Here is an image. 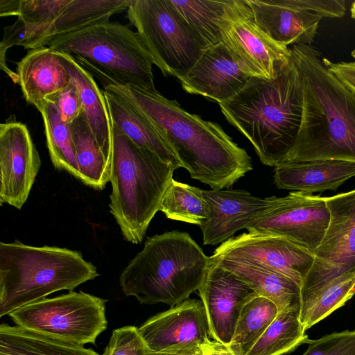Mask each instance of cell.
I'll use <instances>...</instances> for the list:
<instances>
[{
    "label": "cell",
    "mask_w": 355,
    "mask_h": 355,
    "mask_svg": "<svg viewBox=\"0 0 355 355\" xmlns=\"http://www.w3.org/2000/svg\"><path fill=\"white\" fill-rule=\"evenodd\" d=\"M105 87L142 112L162 134L182 168L211 189L229 188L252 170L247 152L218 123L187 112L175 100L165 98L156 89L134 85Z\"/></svg>",
    "instance_id": "obj_1"
},
{
    "label": "cell",
    "mask_w": 355,
    "mask_h": 355,
    "mask_svg": "<svg viewBox=\"0 0 355 355\" xmlns=\"http://www.w3.org/2000/svg\"><path fill=\"white\" fill-rule=\"evenodd\" d=\"M291 50L302 77L303 107L297 136L283 163L355 162V94L329 69L315 48L299 44Z\"/></svg>",
    "instance_id": "obj_2"
},
{
    "label": "cell",
    "mask_w": 355,
    "mask_h": 355,
    "mask_svg": "<svg viewBox=\"0 0 355 355\" xmlns=\"http://www.w3.org/2000/svg\"><path fill=\"white\" fill-rule=\"evenodd\" d=\"M218 105L227 121L251 142L261 162L275 167L285 160L301 125L299 69L292 58L274 78L251 77L237 94Z\"/></svg>",
    "instance_id": "obj_3"
},
{
    "label": "cell",
    "mask_w": 355,
    "mask_h": 355,
    "mask_svg": "<svg viewBox=\"0 0 355 355\" xmlns=\"http://www.w3.org/2000/svg\"><path fill=\"white\" fill-rule=\"evenodd\" d=\"M209 263V257L187 232H166L147 238L122 271L120 285L125 295L141 304L172 307L198 290Z\"/></svg>",
    "instance_id": "obj_4"
},
{
    "label": "cell",
    "mask_w": 355,
    "mask_h": 355,
    "mask_svg": "<svg viewBox=\"0 0 355 355\" xmlns=\"http://www.w3.org/2000/svg\"><path fill=\"white\" fill-rule=\"evenodd\" d=\"M98 275L80 252L19 240L1 242L0 317L54 292L71 291Z\"/></svg>",
    "instance_id": "obj_5"
},
{
    "label": "cell",
    "mask_w": 355,
    "mask_h": 355,
    "mask_svg": "<svg viewBox=\"0 0 355 355\" xmlns=\"http://www.w3.org/2000/svg\"><path fill=\"white\" fill-rule=\"evenodd\" d=\"M110 212L123 238L141 243L173 178L174 168L152 151L135 144L112 125Z\"/></svg>",
    "instance_id": "obj_6"
},
{
    "label": "cell",
    "mask_w": 355,
    "mask_h": 355,
    "mask_svg": "<svg viewBox=\"0 0 355 355\" xmlns=\"http://www.w3.org/2000/svg\"><path fill=\"white\" fill-rule=\"evenodd\" d=\"M46 46L72 55L104 87L134 85L155 89L153 61L137 32L105 21L53 39Z\"/></svg>",
    "instance_id": "obj_7"
},
{
    "label": "cell",
    "mask_w": 355,
    "mask_h": 355,
    "mask_svg": "<svg viewBox=\"0 0 355 355\" xmlns=\"http://www.w3.org/2000/svg\"><path fill=\"white\" fill-rule=\"evenodd\" d=\"M127 16L164 76L180 80L205 50L171 0H130Z\"/></svg>",
    "instance_id": "obj_8"
},
{
    "label": "cell",
    "mask_w": 355,
    "mask_h": 355,
    "mask_svg": "<svg viewBox=\"0 0 355 355\" xmlns=\"http://www.w3.org/2000/svg\"><path fill=\"white\" fill-rule=\"evenodd\" d=\"M106 300L83 291H70L23 306L8 315L17 326L80 345L95 344L106 329Z\"/></svg>",
    "instance_id": "obj_9"
},
{
    "label": "cell",
    "mask_w": 355,
    "mask_h": 355,
    "mask_svg": "<svg viewBox=\"0 0 355 355\" xmlns=\"http://www.w3.org/2000/svg\"><path fill=\"white\" fill-rule=\"evenodd\" d=\"M218 27L221 42L251 77L271 80L292 58L291 49L274 42L257 24L246 0H228Z\"/></svg>",
    "instance_id": "obj_10"
},
{
    "label": "cell",
    "mask_w": 355,
    "mask_h": 355,
    "mask_svg": "<svg viewBox=\"0 0 355 355\" xmlns=\"http://www.w3.org/2000/svg\"><path fill=\"white\" fill-rule=\"evenodd\" d=\"M329 223L301 288L302 299L337 277L355 272V189L324 197Z\"/></svg>",
    "instance_id": "obj_11"
},
{
    "label": "cell",
    "mask_w": 355,
    "mask_h": 355,
    "mask_svg": "<svg viewBox=\"0 0 355 355\" xmlns=\"http://www.w3.org/2000/svg\"><path fill=\"white\" fill-rule=\"evenodd\" d=\"M329 219L324 197L293 191L278 197L277 204L247 230L284 236L313 252L324 236Z\"/></svg>",
    "instance_id": "obj_12"
},
{
    "label": "cell",
    "mask_w": 355,
    "mask_h": 355,
    "mask_svg": "<svg viewBox=\"0 0 355 355\" xmlns=\"http://www.w3.org/2000/svg\"><path fill=\"white\" fill-rule=\"evenodd\" d=\"M211 258H227L263 266L283 274L302 288L314 262L309 250L284 236L243 233L216 248Z\"/></svg>",
    "instance_id": "obj_13"
},
{
    "label": "cell",
    "mask_w": 355,
    "mask_h": 355,
    "mask_svg": "<svg viewBox=\"0 0 355 355\" xmlns=\"http://www.w3.org/2000/svg\"><path fill=\"white\" fill-rule=\"evenodd\" d=\"M139 331L151 352L199 355L209 326L202 302L187 299L148 319Z\"/></svg>",
    "instance_id": "obj_14"
},
{
    "label": "cell",
    "mask_w": 355,
    "mask_h": 355,
    "mask_svg": "<svg viewBox=\"0 0 355 355\" xmlns=\"http://www.w3.org/2000/svg\"><path fill=\"white\" fill-rule=\"evenodd\" d=\"M41 160L26 125L15 120L0 125V203L20 209L28 199Z\"/></svg>",
    "instance_id": "obj_15"
},
{
    "label": "cell",
    "mask_w": 355,
    "mask_h": 355,
    "mask_svg": "<svg viewBox=\"0 0 355 355\" xmlns=\"http://www.w3.org/2000/svg\"><path fill=\"white\" fill-rule=\"evenodd\" d=\"M198 291L209 322V336L229 346L241 309L258 294L234 273L210 260Z\"/></svg>",
    "instance_id": "obj_16"
},
{
    "label": "cell",
    "mask_w": 355,
    "mask_h": 355,
    "mask_svg": "<svg viewBox=\"0 0 355 355\" xmlns=\"http://www.w3.org/2000/svg\"><path fill=\"white\" fill-rule=\"evenodd\" d=\"M210 214L200 227L204 245L223 243L239 230L247 229L276 204L278 197L261 198L239 189H202Z\"/></svg>",
    "instance_id": "obj_17"
},
{
    "label": "cell",
    "mask_w": 355,
    "mask_h": 355,
    "mask_svg": "<svg viewBox=\"0 0 355 355\" xmlns=\"http://www.w3.org/2000/svg\"><path fill=\"white\" fill-rule=\"evenodd\" d=\"M250 78L220 42L205 49L180 81L185 92L219 103L233 98Z\"/></svg>",
    "instance_id": "obj_18"
},
{
    "label": "cell",
    "mask_w": 355,
    "mask_h": 355,
    "mask_svg": "<svg viewBox=\"0 0 355 355\" xmlns=\"http://www.w3.org/2000/svg\"><path fill=\"white\" fill-rule=\"evenodd\" d=\"M259 28L274 42L311 45L322 17L297 7L292 0H246Z\"/></svg>",
    "instance_id": "obj_19"
},
{
    "label": "cell",
    "mask_w": 355,
    "mask_h": 355,
    "mask_svg": "<svg viewBox=\"0 0 355 355\" xmlns=\"http://www.w3.org/2000/svg\"><path fill=\"white\" fill-rule=\"evenodd\" d=\"M17 74L24 98L39 112L49 97L71 83L58 51L49 46L29 50L17 63Z\"/></svg>",
    "instance_id": "obj_20"
},
{
    "label": "cell",
    "mask_w": 355,
    "mask_h": 355,
    "mask_svg": "<svg viewBox=\"0 0 355 355\" xmlns=\"http://www.w3.org/2000/svg\"><path fill=\"white\" fill-rule=\"evenodd\" d=\"M103 92L112 125L137 146L156 154L175 170L182 168V163L162 134L142 112L110 87H105Z\"/></svg>",
    "instance_id": "obj_21"
},
{
    "label": "cell",
    "mask_w": 355,
    "mask_h": 355,
    "mask_svg": "<svg viewBox=\"0 0 355 355\" xmlns=\"http://www.w3.org/2000/svg\"><path fill=\"white\" fill-rule=\"evenodd\" d=\"M355 176V162L319 159L283 163L275 167L274 182L279 189L307 193L336 191Z\"/></svg>",
    "instance_id": "obj_22"
},
{
    "label": "cell",
    "mask_w": 355,
    "mask_h": 355,
    "mask_svg": "<svg viewBox=\"0 0 355 355\" xmlns=\"http://www.w3.org/2000/svg\"><path fill=\"white\" fill-rule=\"evenodd\" d=\"M209 260L234 273L259 295L273 302L279 312L300 309L301 287L288 277L265 267L239 260L210 257Z\"/></svg>",
    "instance_id": "obj_23"
},
{
    "label": "cell",
    "mask_w": 355,
    "mask_h": 355,
    "mask_svg": "<svg viewBox=\"0 0 355 355\" xmlns=\"http://www.w3.org/2000/svg\"><path fill=\"white\" fill-rule=\"evenodd\" d=\"M58 53L71 81L77 87L83 112L94 135L106 154L112 157V123L103 92L98 87L92 74L72 55L64 52Z\"/></svg>",
    "instance_id": "obj_24"
},
{
    "label": "cell",
    "mask_w": 355,
    "mask_h": 355,
    "mask_svg": "<svg viewBox=\"0 0 355 355\" xmlns=\"http://www.w3.org/2000/svg\"><path fill=\"white\" fill-rule=\"evenodd\" d=\"M79 171V180L96 189H103L110 180L112 157L100 146L82 112L70 124Z\"/></svg>",
    "instance_id": "obj_25"
},
{
    "label": "cell",
    "mask_w": 355,
    "mask_h": 355,
    "mask_svg": "<svg viewBox=\"0 0 355 355\" xmlns=\"http://www.w3.org/2000/svg\"><path fill=\"white\" fill-rule=\"evenodd\" d=\"M0 355H99L72 342L19 326L0 325Z\"/></svg>",
    "instance_id": "obj_26"
},
{
    "label": "cell",
    "mask_w": 355,
    "mask_h": 355,
    "mask_svg": "<svg viewBox=\"0 0 355 355\" xmlns=\"http://www.w3.org/2000/svg\"><path fill=\"white\" fill-rule=\"evenodd\" d=\"M130 2V0H68L38 47L46 46L58 37L109 21L113 15L127 10Z\"/></svg>",
    "instance_id": "obj_27"
},
{
    "label": "cell",
    "mask_w": 355,
    "mask_h": 355,
    "mask_svg": "<svg viewBox=\"0 0 355 355\" xmlns=\"http://www.w3.org/2000/svg\"><path fill=\"white\" fill-rule=\"evenodd\" d=\"M355 295V272L341 275L302 299L300 318L306 330Z\"/></svg>",
    "instance_id": "obj_28"
},
{
    "label": "cell",
    "mask_w": 355,
    "mask_h": 355,
    "mask_svg": "<svg viewBox=\"0 0 355 355\" xmlns=\"http://www.w3.org/2000/svg\"><path fill=\"white\" fill-rule=\"evenodd\" d=\"M300 309L279 312L246 355H282L309 340L300 318Z\"/></svg>",
    "instance_id": "obj_29"
},
{
    "label": "cell",
    "mask_w": 355,
    "mask_h": 355,
    "mask_svg": "<svg viewBox=\"0 0 355 355\" xmlns=\"http://www.w3.org/2000/svg\"><path fill=\"white\" fill-rule=\"evenodd\" d=\"M276 304L257 295L250 300L240 313L229 347L235 355H246L278 314Z\"/></svg>",
    "instance_id": "obj_30"
},
{
    "label": "cell",
    "mask_w": 355,
    "mask_h": 355,
    "mask_svg": "<svg viewBox=\"0 0 355 355\" xmlns=\"http://www.w3.org/2000/svg\"><path fill=\"white\" fill-rule=\"evenodd\" d=\"M228 0H171L205 49L221 42L218 27Z\"/></svg>",
    "instance_id": "obj_31"
},
{
    "label": "cell",
    "mask_w": 355,
    "mask_h": 355,
    "mask_svg": "<svg viewBox=\"0 0 355 355\" xmlns=\"http://www.w3.org/2000/svg\"><path fill=\"white\" fill-rule=\"evenodd\" d=\"M159 211L171 220L200 225L209 216L210 208L202 189L172 178L162 196Z\"/></svg>",
    "instance_id": "obj_32"
},
{
    "label": "cell",
    "mask_w": 355,
    "mask_h": 355,
    "mask_svg": "<svg viewBox=\"0 0 355 355\" xmlns=\"http://www.w3.org/2000/svg\"><path fill=\"white\" fill-rule=\"evenodd\" d=\"M40 112L42 114L46 145L55 168L64 170L79 178L70 125L64 123L55 107L46 102Z\"/></svg>",
    "instance_id": "obj_33"
},
{
    "label": "cell",
    "mask_w": 355,
    "mask_h": 355,
    "mask_svg": "<svg viewBox=\"0 0 355 355\" xmlns=\"http://www.w3.org/2000/svg\"><path fill=\"white\" fill-rule=\"evenodd\" d=\"M139 328L125 326L114 329L103 355H150Z\"/></svg>",
    "instance_id": "obj_34"
},
{
    "label": "cell",
    "mask_w": 355,
    "mask_h": 355,
    "mask_svg": "<svg viewBox=\"0 0 355 355\" xmlns=\"http://www.w3.org/2000/svg\"><path fill=\"white\" fill-rule=\"evenodd\" d=\"M309 347L302 355H355V330L326 335L309 340Z\"/></svg>",
    "instance_id": "obj_35"
},
{
    "label": "cell",
    "mask_w": 355,
    "mask_h": 355,
    "mask_svg": "<svg viewBox=\"0 0 355 355\" xmlns=\"http://www.w3.org/2000/svg\"><path fill=\"white\" fill-rule=\"evenodd\" d=\"M46 102L55 107L62 121L67 124L70 125L83 112L78 91L71 81L64 88L49 97Z\"/></svg>",
    "instance_id": "obj_36"
},
{
    "label": "cell",
    "mask_w": 355,
    "mask_h": 355,
    "mask_svg": "<svg viewBox=\"0 0 355 355\" xmlns=\"http://www.w3.org/2000/svg\"><path fill=\"white\" fill-rule=\"evenodd\" d=\"M297 7L321 17L340 18L346 10L343 0H292Z\"/></svg>",
    "instance_id": "obj_37"
},
{
    "label": "cell",
    "mask_w": 355,
    "mask_h": 355,
    "mask_svg": "<svg viewBox=\"0 0 355 355\" xmlns=\"http://www.w3.org/2000/svg\"><path fill=\"white\" fill-rule=\"evenodd\" d=\"M324 62L329 69L355 94V62H332L324 58Z\"/></svg>",
    "instance_id": "obj_38"
},
{
    "label": "cell",
    "mask_w": 355,
    "mask_h": 355,
    "mask_svg": "<svg viewBox=\"0 0 355 355\" xmlns=\"http://www.w3.org/2000/svg\"><path fill=\"white\" fill-rule=\"evenodd\" d=\"M199 355H235L229 346L216 340L208 339L200 347Z\"/></svg>",
    "instance_id": "obj_39"
},
{
    "label": "cell",
    "mask_w": 355,
    "mask_h": 355,
    "mask_svg": "<svg viewBox=\"0 0 355 355\" xmlns=\"http://www.w3.org/2000/svg\"><path fill=\"white\" fill-rule=\"evenodd\" d=\"M21 0H0V16H17L19 14Z\"/></svg>",
    "instance_id": "obj_40"
},
{
    "label": "cell",
    "mask_w": 355,
    "mask_h": 355,
    "mask_svg": "<svg viewBox=\"0 0 355 355\" xmlns=\"http://www.w3.org/2000/svg\"><path fill=\"white\" fill-rule=\"evenodd\" d=\"M150 355H183V354H173V353H169V352H150Z\"/></svg>",
    "instance_id": "obj_41"
},
{
    "label": "cell",
    "mask_w": 355,
    "mask_h": 355,
    "mask_svg": "<svg viewBox=\"0 0 355 355\" xmlns=\"http://www.w3.org/2000/svg\"><path fill=\"white\" fill-rule=\"evenodd\" d=\"M351 17L355 19V1H354L350 8Z\"/></svg>",
    "instance_id": "obj_42"
},
{
    "label": "cell",
    "mask_w": 355,
    "mask_h": 355,
    "mask_svg": "<svg viewBox=\"0 0 355 355\" xmlns=\"http://www.w3.org/2000/svg\"><path fill=\"white\" fill-rule=\"evenodd\" d=\"M351 55L352 56V58L354 59L355 60V49H354L352 53H351ZM355 62V61H354Z\"/></svg>",
    "instance_id": "obj_43"
}]
</instances>
